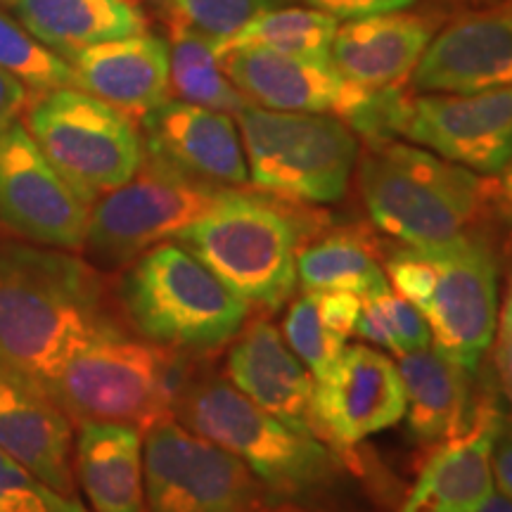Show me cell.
I'll return each mask as SVG.
<instances>
[{
  "mask_svg": "<svg viewBox=\"0 0 512 512\" xmlns=\"http://www.w3.org/2000/svg\"><path fill=\"white\" fill-rule=\"evenodd\" d=\"M112 328L91 266L72 254L0 242V368L43 387Z\"/></svg>",
  "mask_w": 512,
  "mask_h": 512,
  "instance_id": "1",
  "label": "cell"
},
{
  "mask_svg": "<svg viewBox=\"0 0 512 512\" xmlns=\"http://www.w3.org/2000/svg\"><path fill=\"white\" fill-rule=\"evenodd\" d=\"M328 223L323 211L264 190L230 188L219 207L176 235L249 306L275 311L297 287V256Z\"/></svg>",
  "mask_w": 512,
  "mask_h": 512,
  "instance_id": "2",
  "label": "cell"
},
{
  "mask_svg": "<svg viewBox=\"0 0 512 512\" xmlns=\"http://www.w3.org/2000/svg\"><path fill=\"white\" fill-rule=\"evenodd\" d=\"M358 188L375 228L418 252H441L479 233L494 195L475 171L396 138L368 143Z\"/></svg>",
  "mask_w": 512,
  "mask_h": 512,
  "instance_id": "3",
  "label": "cell"
},
{
  "mask_svg": "<svg viewBox=\"0 0 512 512\" xmlns=\"http://www.w3.org/2000/svg\"><path fill=\"white\" fill-rule=\"evenodd\" d=\"M188 366L185 351L112 328L76 351L41 389L76 425L107 422L145 432L174 415Z\"/></svg>",
  "mask_w": 512,
  "mask_h": 512,
  "instance_id": "4",
  "label": "cell"
},
{
  "mask_svg": "<svg viewBox=\"0 0 512 512\" xmlns=\"http://www.w3.org/2000/svg\"><path fill=\"white\" fill-rule=\"evenodd\" d=\"M174 418L197 437L240 458L268 494L306 496L325 489L339 475L342 456L335 448L283 425L226 377H188L176 396Z\"/></svg>",
  "mask_w": 512,
  "mask_h": 512,
  "instance_id": "5",
  "label": "cell"
},
{
  "mask_svg": "<svg viewBox=\"0 0 512 512\" xmlns=\"http://www.w3.org/2000/svg\"><path fill=\"white\" fill-rule=\"evenodd\" d=\"M131 325L147 342L176 351H211L238 337L249 304L181 242L136 256L119 285Z\"/></svg>",
  "mask_w": 512,
  "mask_h": 512,
  "instance_id": "6",
  "label": "cell"
},
{
  "mask_svg": "<svg viewBox=\"0 0 512 512\" xmlns=\"http://www.w3.org/2000/svg\"><path fill=\"white\" fill-rule=\"evenodd\" d=\"M235 119L256 190L306 204L342 200L358 159V138L347 121L252 102Z\"/></svg>",
  "mask_w": 512,
  "mask_h": 512,
  "instance_id": "7",
  "label": "cell"
},
{
  "mask_svg": "<svg viewBox=\"0 0 512 512\" xmlns=\"http://www.w3.org/2000/svg\"><path fill=\"white\" fill-rule=\"evenodd\" d=\"M24 128L50 166L93 207L126 181L145 157L136 121L79 88L31 95Z\"/></svg>",
  "mask_w": 512,
  "mask_h": 512,
  "instance_id": "8",
  "label": "cell"
},
{
  "mask_svg": "<svg viewBox=\"0 0 512 512\" xmlns=\"http://www.w3.org/2000/svg\"><path fill=\"white\" fill-rule=\"evenodd\" d=\"M228 190V185L200 181L145 152L131 181L93 202L83 247L105 264H124L159 242L176 240L219 207Z\"/></svg>",
  "mask_w": 512,
  "mask_h": 512,
  "instance_id": "9",
  "label": "cell"
},
{
  "mask_svg": "<svg viewBox=\"0 0 512 512\" xmlns=\"http://www.w3.org/2000/svg\"><path fill=\"white\" fill-rule=\"evenodd\" d=\"M145 512H256L266 486L226 448L174 415L143 432Z\"/></svg>",
  "mask_w": 512,
  "mask_h": 512,
  "instance_id": "10",
  "label": "cell"
},
{
  "mask_svg": "<svg viewBox=\"0 0 512 512\" xmlns=\"http://www.w3.org/2000/svg\"><path fill=\"white\" fill-rule=\"evenodd\" d=\"M432 256V290L420 306L432 347L475 373L498 323V259L482 233Z\"/></svg>",
  "mask_w": 512,
  "mask_h": 512,
  "instance_id": "11",
  "label": "cell"
},
{
  "mask_svg": "<svg viewBox=\"0 0 512 512\" xmlns=\"http://www.w3.org/2000/svg\"><path fill=\"white\" fill-rule=\"evenodd\" d=\"M91 204L38 150L24 124L0 131V228L34 245L83 249Z\"/></svg>",
  "mask_w": 512,
  "mask_h": 512,
  "instance_id": "12",
  "label": "cell"
},
{
  "mask_svg": "<svg viewBox=\"0 0 512 512\" xmlns=\"http://www.w3.org/2000/svg\"><path fill=\"white\" fill-rule=\"evenodd\" d=\"M396 138L477 174H501L512 159V86L467 95L406 93Z\"/></svg>",
  "mask_w": 512,
  "mask_h": 512,
  "instance_id": "13",
  "label": "cell"
},
{
  "mask_svg": "<svg viewBox=\"0 0 512 512\" xmlns=\"http://www.w3.org/2000/svg\"><path fill=\"white\" fill-rule=\"evenodd\" d=\"M316 415L323 441L342 456L377 432L389 430L406 415V394L392 358L366 344L347 347L316 382Z\"/></svg>",
  "mask_w": 512,
  "mask_h": 512,
  "instance_id": "14",
  "label": "cell"
},
{
  "mask_svg": "<svg viewBox=\"0 0 512 512\" xmlns=\"http://www.w3.org/2000/svg\"><path fill=\"white\" fill-rule=\"evenodd\" d=\"M221 69L247 102L266 110L330 114L349 121L370 98V91L337 72L330 57L316 60L268 48L223 46Z\"/></svg>",
  "mask_w": 512,
  "mask_h": 512,
  "instance_id": "15",
  "label": "cell"
},
{
  "mask_svg": "<svg viewBox=\"0 0 512 512\" xmlns=\"http://www.w3.org/2000/svg\"><path fill=\"white\" fill-rule=\"evenodd\" d=\"M425 93H482L512 86V5L465 12L432 36L411 76Z\"/></svg>",
  "mask_w": 512,
  "mask_h": 512,
  "instance_id": "16",
  "label": "cell"
},
{
  "mask_svg": "<svg viewBox=\"0 0 512 512\" xmlns=\"http://www.w3.org/2000/svg\"><path fill=\"white\" fill-rule=\"evenodd\" d=\"M235 389L294 432L323 441L316 415V380L271 320L256 318L238 332L226 361Z\"/></svg>",
  "mask_w": 512,
  "mask_h": 512,
  "instance_id": "17",
  "label": "cell"
},
{
  "mask_svg": "<svg viewBox=\"0 0 512 512\" xmlns=\"http://www.w3.org/2000/svg\"><path fill=\"white\" fill-rule=\"evenodd\" d=\"M503 413L491 396L475 403L470 422L441 441L399 512H479L494 496V446Z\"/></svg>",
  "mask_w": 512,
  "mask_h": 512,
  "instance_id": "18",
  "label": "cell"
},
{
  "mask_svg": "<svg viewBox=\"0 0 512 512\" xmlns=\"http://www.w3.org/2000/svg\"><path fill=\"white\" fill-rule=\"evenodd\" d=\"M145 152L183 174L228 188L249 181L240 128L226 112L166 100L140 119Z\"/></svg>",
  "mask_w": 512,
  "mask_h": 512,
  "instance_id": "19",
  "label": "cell"
},
{
  "mask_svg": "<svg viewBox=\"0 0 512 512\" xmlns=\"http://www.w3.org/2000/svg\"><path fill=\"white\" fill-rule=\"evenodd\" d=\"M0 451L19 467L74 498L72 420L41 387L0 368Z\"/></svg>",
  "mask_w": 512,
  "mask_h": 512,
  "instance_id": "20",
  "label": "cell"
},
{
  "mask_svg": "<svg viewBox=\"0 0 512 512\" xmlns=\"http://www.w3.org/2000/svg\"><path fill=\"white\" fill-rule=\"evenodd\" d=\"M74 88L93 95L131 121L169 100V48L155 34L95 43L72 57Z\"/></svg>",
  "mask_w": 512,
  "mask_h": 512,
  "instance_id": "21",
  "label": "cell"
},
{
  "mask_svg": "<svg viewBox=\"0 0 512 512\" xmlns=\"http://www.w3.org/2000/svg\"><path fill=\"white\" fill-rule=\"evenodd\" d=\"M434 36L432 19L418 12H382L339 24L330 43V62L363 91L403 86Z\"/></svg>",
  "mask_w": 512,
  "mask_h": 512,
  "instance_id": "22",
  "label": "cell"
},
{
  "mask_svg": "<svg viewBox=\"0 0 512 512\" xmlns=\"http://www.w3.org/2000/svg\"><path fill=\"white\" fill-rule=\"evenodd\" d=\"M408 430L422 444H441L472 418V373L434 347L396 356Z\"/></svg>",
  "mask_w": 512,
  "mask_h": 512,
  "instance_id": "23",
  "label": "cell"
},
{
  "mask_svg": "<svg viewBox=\"0 0 512 512\" xmlns=\"http://www.w3.org/2000/svg\"><path fill=\"white\" fill-rule=\"evenodd\" d=\"M76 475L95 512H145L143 432L126 425H79Z\"/></svg>",
  "mask_w": 512,
  "mask_h": 512,
  "instance_id": "24",
  "label": "cell"
},
{
  "mask_svg": "<svg viewBox=\"0 0 512 512\" xmlns=\"http://www.w3.org/2000/svg\"><path fill=\"white\" fill-rule=\"evenodd\" d=\"M24 29L43 46L72 60L83 48L147 31L133 0H5Z\"/></svg>",
  "mask_w": 512,
  "mask_h": 512,
  "instance_id": "25",
  "label": "cell"
},
{
  "mask_svg": "<svg viewBox=\"0 0 512 512\" xmlns=\"http://www.w3.org/2000/svg\"><path fill=\"white\" fill-rule=\"evenodd\" d=\"M169 24V91L181 102L207 107V110L238 114L247 105L242 95L221 69L226 41L195 29L174 12Z\"/></svg>",
  "mask_w": 512,
  "mask_h": 512,
  "instance_id": "26",
  "label": "cell"
},
{
  "mask_svg": "<svg viewBox=\"0 0 512 512\" xmlns=\"http://www.w3.org/2000/svg\"><path fill=\"white\" fill-rule=\"evenodd\" d=\"M375 240L363 226L332 230L309 240L297 256V283L304 292L344 290L366 297L389 285L377 261Z\"/></svg>",
  "mask_w": 512,
  "mask_h": 512,
  "instance_id": "27",
  "label": "cell"
},
{
  "mask_svg": "<svg viewBox=\"0 0 512 512\" xmlns=\"http://www.w3.org/2000/svg\"><path fill=\"white\" fill-rule=\"evenodd\" d=\"M337 27L339 19L323 10L280 5L245 24L228 38L226 48H268L275 53L328 60Z\"/></svg>",
  "mask_w": 512,
  "mask_h": 512,
  "instance_id": "28",
  "label": "cell"
},
{
  "mask_svg": "<svg viewBox=\"0 0 512 512\" xmlns=\"http://www.w3.org/2000/svg\"><path fill=\"white\" fill-rule=\"evenodd\" d=\"M0 69L22 81L31 95L55 91V88H74L72 64L55 50L43 46L36 36H31L3 12H0Z\"/></svg>",
  "mask_w": 512,
  "mask_h": 512,
  "instance_id": "29",
  "label": "cell"
},
{
  "mask_svg": "<svg viewBox=\"0 0 512 512\" xmlns=\"http://www.w3.org/2000/svg\"><path fill=\"white\" fill-rule=\"evenodd\" d=\"M287 347L311 370L313 380H323L328 370L347 349V339L335 335L318 313L316 294L304 292L294 299L283 323Z\"/></svg>",
  "mask_w": 512,
  "mask_h": 512,
  "instance_id": "30",
  "label": "cell"
},
{
  "mask_svg": "<svg viewBox=\"0 0 512 512\" xmlns=\"http://www.w3.org/2000/svg\"><path fill=\"white\" fill-rule=\"evenodd\" d=\"M174 15L192 24L204 34L228 41L245 24L290 0H166Z\"/></svg>",
  "mask_w": 512,
  "mask_h": 512,
  "instance_id": "31",
  "label": "cell"
},
{
  "mask_svg": "<svg viewBox=\"0 0 512 512\" xmlns=\"http://www.w3.org/2000/svg\"><path fill=\"white\" fill-rule=\"evenodd\" d=\"M0 512H86V508L41 484L0 451Z\"/></svg>",
  "mask_w": 512,
  "mask_h": 512,
  "instance_id": "32",
  "label": "cell"
},
{
  "mask_svg": "<svg viewBox=\"0 0 512 512\" xmlns=\"http://www.w3.org/2000/svg\"><path fill=\"white\" fill-rule=\"evenodd\" d=\"M373 297L380 304L384 320H387V328L394 337L396 356L432 347V332L425 316L408 299H403L399 292H394L392 285L373 292Z\"/></svg>",
  "mask_w": 512,
  "mask_h": 512,
  "instance_id": "33",
  "label": "cell"
},
{
  "mask_svg": "<svg viewBox=\"0 0 512 512\" xmlns=\"http://www.w3.org/2000/svg\"><path fill=\"white\" fill-rule=\"evenodd\" d=\"M313 294H316L318 313L323 323L342 339L354 335L358 311H361V297L344 290H323Z\"/></svg>",
  "mask_w": 512,
  "mask_h": 512,
  "instance_id": "34",
  "label": "cell"
},
{
  "mask_svg": "<svg viewBox=\"0 0 512 512\" xmlns=\"http://www.w3.org/2000/svg\"><path fill=\"white\" fill-rule=\"evenodd\" d=\"M309 8L323 10L335 19H358L368 15H382V12L406 10L418 0H306Z\"/></svg>",
  "mask_w": 512,
  "mask_h": 512,
  "instance_id": "35",
  "label": "cell"
},
{
  "mask_svg": "<svg viewBox=\"0 0 512 512\" xmlns=\"http://www.w3.org/2000/svg\"><path fill=\"white\" fill-rule=\"evenodd\" d=\"M496 370L501 377V384L512 401V275L505 290L503 309L496 323Z\"/></svg>",
  "mask_w": 512,
  "mask_h": 512,
  "instance_id": "36",
  "label": "cell"
},
{
  "mask_svg": "<svg viewBox=\"0 0 512 512\" xmlns=\"http://www.w3.org/2000/svg\"><path fill=\"white\" fill-rule=\"evenodd\" d=\"M29 100V88L22 81H17L12 74L0 69V131L15 124L19 114L27 110Z\"/></svg>",
  "mask_w": 512,
  "mask_h": 512,
  "instance_id": "37",
  "label": "cell"
},
{
  "mask_svg": "<svg viewBox=\"0 0 512 512\" xmlns=\"http://www.w3.org/2000/svg\"><path fill=\"white\" fill-rule=\"evenodd\" d=\"M494 479L501 486V494L512 501V430H505V425L494 446Z\"/></svg>",
  "mask_w": 512,
  "mask_h": 512,
  "instance_id": "38",
  "label": "cell"
},
{
  "mask_svg": "<svg viewBox=\"0 0 512 512\" xmlns=\"http://www.w3.org/2000/svg\"><path fill=\"white\" fill-rule=\"evenodd\" d=\"M501 174H503V178H501V183H498L496 195L501 197L505 209H508L512 214V159H510V164L501 171Z\"/></svg>",
  "mask_w": 512,
  "mask_h": 512,
  "instance_id": "39",
  "label": "cell"
},
{
  "mask_svg": "<svg viewBox=\"0 0 512 512\" xmlns=\"http://www.w3.org/2000/svg\"><path fill=\"white\" fill-rule=\"evenodd\" d=\"M479 512H512V501L505 494H496L494 491V496L489 498V503Z\"/></svg>",
  "mask_w": 512,
  "mask_h": 512,
  "instance_id": "40",
  "label": "cell"
},
{
  "mask_svg": "<svg viewBox=\"0 0 512 512\" xmlns=\"http://www.w3.org/2000/svg\"><path fill=\"white\" fill-rule=\"evenodd\" d=\"M510 5H512V0H510Z\"/></svg>",
  "mask_w": 512,
  "mask_h": 512,
  "instance_id": "41",
  "label": "cell"
},
{
  "mask_svg": "<svg viewBox=\"0 0 512 512\" xmlns=\"http://www.w3.org/2000/svg\"><path fill=\"white\" fill-rule=\"evenodd\" d=\"M3 3H5V0H3Z\"/></svg>",
  "mask_w": 512,
  "mask_h": 512,
  "instance_id": "42",
  "label": "cell"
}]
</instances>
